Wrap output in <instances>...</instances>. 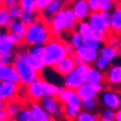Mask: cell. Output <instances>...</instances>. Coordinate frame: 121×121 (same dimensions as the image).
<instances>
[{
	"instance_id": "cell-1",
	"label": "cell",
	"mask_w": 121,
	"mask_h": 121,
	"mask_svg": "<svg viewBox=\"0 0 121 121\" xmlns=\"http://www.w3.org/2000/svg\"><path fill=\"white\" fill-rule=\"evenodd\" d=\"M78 20L69 6L62 8L56 13L49 23V27L54 37H60L64 32H72L75 30Z\"/></svg>"
},
{
	"instance_id": "cell-2",
	"label": "cell",
	"mask_w": 121,
	"mask_h": 121,
	"mask_svg": "<svg viewBox=\"0 0 121 121\" xmlns=\"http://www.w3.org/2000/svg\"><path fill=\"white\" fill-rule=\"evenodd\" d=\"M54 37L49 27V23L41 17L37 22L26 27L24 43L28 46H44Z\"/></svg>"
},
{
	"instance_id": "cell-3",
	"label": "cell",
	"mask_w": 121,
	"mask_h": 121,
	"mask_svg": "<svg viewBox=\"0 0 121 121\" xmlns=\"http://www.w3.org/2000/svg\"><path fill=\"white\" fill-rule=\"evenodd\" d=\"M60 89V87L41 78L26 85V95L30 101H40L46 96H57Z\"/></svg>"
},
{
	"instance_id": "cell-4",
	"label": "cell",
	"mask_w": 121,
	"mask_h": 121,
	"mask_svg": "<svg viewBox=\"0 0 121 121\" xmlns=\"http://www.w3.org/2000/svg\"><path fill=\"white\" fill-rule=\"evenodd\" d=\"M11 64L18 73L20 84L28 85L30 83H32L33 82H35V80L42 78V74L38 73L26 62L23 52H17L15 54Z\"/></svg>"
},
{
	"instance_id": "cell-5",
	"label": "cell",
	"mask_w": 121,
	"mask_h": 121,
	"mask_svg": "<svg viewBox=\"0 0 121 121\" xmlns=\"http://www.w3.org/2000/svg\"><path fill=\"white\" fill-rule=\"evenodd\" d=\"M67 57L64 50V41L60 37H52L44 45L43 60L46 67L53 68L60 60Z\"/></svg>"
},
{
	"instance_id": "cell-6",
	"label": "cell",
	"mask_w": 121,
	"mask_h": 121,
	"mask_svg": "<svg viewBox=\"0 0 121 121\" xmlns=\"http://www.w3.org/2000/svg\"><path fill=\"white\" fill-rule=\"evenodd\" d=\"M89 67L90 65L87 64L77 65L72 73L65 77V87L77 90L80 85L85 82V74Z\"/></svg>"
},
{
	"instance_id": "cell-7",
	"label": "cell",
	"mask_w": 121,
	"mask_h": 121,
	"mask_svg": "<svg viewBox=\"0 0 121 121\" xmlns=\"http://www.w3.org/2000/svg\"><path fill=\"white\" fill-rule=\"evenodd\" d=\"M96 99L99 104L107 108L116 110L121 106V92L112 88H103Z\"/></svg>"
},
{
	"instance_id": "cell-8",
	"label": "cell",
	"mask_w": 121,
	"mask_h": 121,
	"mask_svg": "<svg viewBox=\"0 0 121 121\" xmlns=\"http://www.w3.org/2000/svg\"><path fill=\"white\" fill-rule=\"evenodd\" d=\"M39 102L52 118L57 120L64 117V104L60 101L57 96L43 97Z\"/></svg>"
},
{
	"instance_id": "cell-9",
	"label": "cell",
	"mask_w": 121,
	"mask_h": 121,
	"mask_svg": "<svg viewBox=\"0 0 121 121\" xmlns=\"http://www.w3.org/2000/svg\"><path fill=\"white\" fill-rule=\"evenodd\" d=\"M57 97L64 104V107L72 108V109L77 110V111H82V108H80V102H82V100L78 96L75 90L69 89L67 87H63L60 89Z\"/></svg>"
},
{
	"instance_id": "cell-10",
	"label": "cell",
	"mask_w": 121,
	"mask_h": 121,
	"mask_svg": "<svg viewBox=\"0 0 121 121\" xmlns=\"http://www.w3.org/2000/svg\"><path fill=\"white\" fill-rule=\"evenodd\" d=\"M103 84H91L84 82L75 90V92L80 100H85L90 98H96L97 95L103 90Z\"/></svg>"
},
{
	"instance_id": "cell-11",
	"label": "cell",
	"mask_w": 121,
	"mask_h": 121,
	"mask_svg": "<svg viewBox=\"0 0 121 121\" xmlns=\"http://www.w3.org/2000/svg\"><path fill=\"white\" fill-rule=\"evenodd\" d=\"M22 84L11 82H0V98L9 101L17 96Z\"/></svg>"
},
{
	"instance_id": "cell-12",
	"label": "cell",
	"mask_w": 121,
	"mask_h": 121,
	"mask_svg": "<svg viewBox=\"0 0 121 121\" xmlns=\"http://www.w3.org/2000/svg\"><path fill=\"white\" fill-rule=\"evenodd\" d=\"M69 7L73 12L78 22L85 21V19L90 14L86 0H72L70 1V5Z\"/></svg>"
},
{
	"instance_id": "cell-13",
	"label": "cell",
	"mask_w": 121,
	"mask_h": 121,
	"mask_svg": "<svg viewBox=\"0 0 121 121\" xmlns=\"http://www.w3.org/2000/svg\"><path fill=\"white\" fill-rule=\"evenodd\" d=\"M86 22L90 25V27L97 33H109V32H111V30L108 28V26L106 25V23L104 22V20L102 19L99 12L90 13L88 15V17L86 18Z\"/></svg>"
},
{
	"instance_id": "cell-14",
	"label": "cell",
	"mask_w": 121,
	"mask_h": 121,
	"mask_svg": "<svg viewBox=\"0 0 121 121\" xmlns=\"http://www.w3.org/2000/svg\"><path fill=\"white\" fill-rule=\"evenodd\" d=\"M104 82L110 86L121 85V67L120 65H111L106 73H104Z\"/></svg>"
},
{
	"instance_id": "cell-15",
	"label": "cell",
	"mask_w": 121,
	"mask_h": 121,
	"mask_svg": "<svg viewBox=\"0 0 121 121\" xmlns=\"http://www.w3.org/2000/svg\"><path fill=\"white\" fill-rule=\"evenodd\" d=\"M11 82L15 83H20L18 73L12 64L0 65V82Z\"/></svg>"
},
{
	"instance_id": "cell-16",
	"label": "cell",
	"mask_w": 121,
	"mask_h": 121,
	"mask_svg": "<svg viewBox=\"0 0 121 121\" xmlns=\"http://www.w3.org/2000/svg\"><path fill=\"white\" fill-rule=\"evenodd\" d=\"M75 68V65L73 63V60L72 57H65L62 60H60L58 64H56L52 68L55 72L58 73L59 74L63 75V77H67V75L73 72V69Z\"/></svg>"
},
{
	"instance_id": "cell-17",
	"label": "cell",
	"mask_w": 121,
	"mask_h": 121,
	"mask_svg": "<svg viewBox=\"0 0 121 121\" xmlns=\"http://www.w3.org/2000/svg\"><path fill=\"white\" fill-rule=\"evenodd\" d=\"M75 55H77L78 58L82 59L85 64L91 65L95 62V60L97 59L98 52L82 45V46H79L78 48L75 49Z\"/></svg>"
},
{
	"instance_id": "cell-18",
	"label": "cell",
	"mask_w": 121,
	"mask_h": 121,
	"mask_svg": "<svg viewBox=\"0 0 121 121\" xmlns=\"http://www.w3.org/2000/svg\"><path fill=\"white\" fill-rule=\"evenodd\" d=\"M29 108L31 110L34 121H49L52 117L46 112L39 101H30Z\"/></svg>"
},
{
	"instance_id": "cell-19",
	"label": "cell",
	"mask_w": 121,
	"mask_h": 121,
	"mask_svg": "<svg viewBox=\"0 0 121 121\" xmlns=\"http://www.w3.org/2000/svg\"><path fill=\"white\" fill-rule=\"evenodd\" d=\"M24 53V58L26 60V62L30 65L33 69H35L38 73L42 74V72H43V69L46 67L44 64V60H43V57H39V56H36V55H33L30 53L28 50H26Z\"/></svg>"
},
{
	"instance_id": "cell-20",
	"label": "cell",
	"mask_w": 121,
	"mask_h": 121,
	"mask_svg": "<svg viewBox=\"0 0 121 121\" xmlns=\"http://www.w3.org/2000/svg\"><path fill=\"white\" fill-rule=\"evenodd\" d=\"M25 101H23L22 99L18 98L17 96L9 100V101H6V104H5V111L7 112V115L9 118H15L16 115L19 113V111L21 110V108L24 106Z\"/></svg>"
},
{
	"instance_id": "cell-21",
	"label": "cell",
	"mask_w": 121,
	"mask_h": 121,
	"mask_svg": "<svg viewBox=\"0 0 121 121\" xmlns=\"http://www.w3.org/2000/svg\"><path fill=\"white\" fill-rule=\"evenodd\" d=\"M60 9H62V2H60V0H52V2L46 7V9H44L40 14H41V17L45 21L50 23L53 16Z\"/></svg>"
},
{
	"instance_id": "cell-22",
	"label": "cell",
	"mask_w": 121,
	"mask_h": 121,
	"mask_svg": "<svg viewBox=\"0 0 121 121\" xmlns=\"http://www.w3.org/2000/svg\"><path fill=\"white\" fill-rule=\"evenodd\" d=\"M85 82L91 84H103L105 82L104 73L95 68L89 67L85 74Z\"/></svg>"
},
{
	"instance_id": "cell-23",
	"label": "cell",
	"mask_w": 121,
	"mask_h": 121,
	"mask_svg": "<svg viewBox=\"0 0 121 121\" xmlns=\"http://www.w3.org/2000/svg\"><path fill=\"white\" fill-rule=\"evenodd\" d=\"M75 31L82 35L83 39H96L97 32H95L86 21L78 22L75 27Z\"/></svg>"
},
{
	"instance_id": "cell-24",
	"label": "cell",
	"mask_w": 121,
	"mask_h": 121,
	"mask_svg": "<svg viewBox=\"0 0 121 121\" xmlns=\"http://www.w3.org/2000/svg\"><path fill=\"white\" fill-rule=\"evenodd\" d=\"M110 30L112 33L121 35V10L118 8H113L110 19Z\"/></svg>"
},
{
	"instance_id": "cell-25",
	"label": "cell",
	"mask_w": 121,
	"mask_h": 121,
	"mask_svg": "<svg viewBox=\"0 0 121 121\" xmlns=\"http://www.w3.org/2000/svg\"><path fill=\"white\" fill-rule=\"evenodd\" d=\"M6 29L8 32H12V33L17 34L19 37H21L24 40L25 33H26V26H25L20 20L11 19V21H10L6 26Z\"/></svg>"
},
{
	"instance_id": "cell-26",
	"label": "cell",
	"mask_w": 121,
	"mask_h": 121,
	"mask_svg": "<svg viewBox=\"0 0 121 121\" xmlns=\"http://www.w3.org/2000/svg\"><path fill=\"white\" fill-rule=\"evenodd\" d=\"M40 18H41V14L35 10V11H22L19 20L27 27L29 25L37 22Z\"/></svg>"
},
{
	"instance_id": "cell-27",
	"label": "cell",
	"mask_w": 121,
	"mask_h": 121,
	"mask_svg": "<svg viewBox=\"0 0 121 121\" xmlns=\"http://www.w3.org/2000/svg\"><path fill=\"white\" fill-rule=\"evenodd\" d=\"M117 55H118V50L114 49L110 46H107V45H105L104 47L100 49L99 53H98V56L104 59L105 60H107L108 63H111L112 60L117 57Z\"/></svg>"
},
{
	"instance_id": "cell-28",
	"label": "cell",
	"mask_w": 121,
	"mask_h": 121,
	"mask_svg": "<svg viewBox=\"0 0 121 121\" xmlns=\"http://www.w3.org/2000/svg\"><path fill=\"white\" fill-rule=\"evenodd\" d=\"M15 45L9 39L7 34H5L0 39V54H13Z\"/></svg>"
},
{
	"instance_id": "cell-29",
	"label": "cell",
	"mask_w": 121,
	"mask_h": 121,
	"mask_svg": "<svg viewBox=\"0 0 121 121\" xmlns=\"http://www.w3.org/2000/svg\"><path fill=\"white\" fill-rule=\"evenodd\" d=\"M65 41L69 42L70 44L73 45V47L74 49H77V48H78L79 46H82V45L83 38H82V36L78 32H77L74 30V31L69 32V39L65 40Z\"/></svg>"
},
{
	"instance_id": "cell-30",
	"label": "cell",
	"mask_w": 121,
	"mask_h": 121,
	"mask_svg": "<svg viewBox=\"0 0 121 121\" xmlns=\"http://www.w3.org/2000/svg\"><path fill=\"white\" fill-rule=\"evenodd\" d=\"M17 121H34L33 116L31 113V110L29 108V105L24 104V106L21 108V110L19 111V113L15 117Z\"/></svg>"
},
{
	"instance_id": "cell-31",
	"label": "cell",
	"mask_w": 121,
	"mask_h": 121,
	"mask_svg": "<svg viewBox=\"0 0 121 121\" xmlns=\"http://www.w3.org/2000/svg\"><path fill=\"white\" fill-rule=\"evenodd\" d=\"M115 111L116 110L105 107L100 112H98L97 117L99 121H111V120H114L115 118Z\"/></svg>"
},
{
	"instance_id": "cell-32",
	"label": "cell",
	"mask_w": 121,
	"mask_h": 121,
	"mask_svg": "<svg viewBox=\"0 0 121 121\" xmlns=\"http://www.w3.org/2000/svg\"><path fill=\"white\" fill-rule=\"evenodd\" d=\"M74 121H99V119L97 117V114H93L90 111H83V110H82Z\"/></svg>"
},
{
	"instance_id": "cell-33",
	"label": "cell",
	"mask_w": 121,
	"mask_h": 121,
	"mask_svg": "<svg viewBox=\"0 0 121 121\" xmlns=\"http://www.w3.org/2000/svg\"><path fill=\"white\" fill-rule=\"evenodd\" d=\"M97 105H98V101L96 98H90V99L82 100V102H80V108L83 111H91Z\"/></svg>"
},
{
	"instance_id": "cell-34",
	"label": "cell",
	"mask_w": 121,
	"mask_h": 121,
	"mask_svg": "<svg viewBox=\"0 0 121 121\" xmlns=\"http://www.w3.org/2000/svg\"><path fill=\"white\" fill-rule=\"evenodd\" d=\"M11 21L9 10L5 7H0V27H6L8 23Z\"/></svg>"
},
{
	"instance_id": "cell-35",
	"label": "cell",
	"mask_w": 121,
	"mask_h": 121,
	"mask_svg": "<svg viewBox=\"0 0 121 121\" xmlns=\"http://www.w3.org/2000/svg\"><path fill=\"white\" fill-rule=\"evenodd\" d=\"M109 64L110 63H108L107 60H105L104 59H102L101 57H99V56L97 57V59L95 60V62L93 63L94 68L96 69H98V70H100V72H102V73L108 69Z\"/></svg>"
},
{
	"instance_id": "cell-36",
	"label": "cell",
	"mask_w": 121,
	"mask_h": 121,
	"mask_svg": "<svg viewBox=\"0 0 121 121\" xmlns=\"http://www.w3.org/2000/svg\"><path fill=\"white\" fill-rule=\"evenodd\" d=\"M115 8V0H99V11H110Z\"/></svg>"
},
{
	"instance_id": "cell-37",
	"label": "cell",
	"mask_w": 121,
	"mask_h": 121,
	"mask_svg": "<svg viewBox=\"0 0 121 121\" xmlns=\"http://www.w3.org/2000/svg\"><path fill=\"white\" fill-rule=\"evenodd\" d=\"M18 4L23 11H35V0H19Z\"/></svg>"
},
{
	"instance_id": "cell-38",
	"label": "cell",
	"mask_w": 121,
	"mask_h": 121,
	"mask_svg": "<svg viewBox=\"0 0 121 121\" xmlns=\"http://www.w3.org/2000/svg\"><path fill=\"white\" fill-rule=\"evenodd\" d=\"M100 44L101 43L96 39H83V43H82L83 46L91 50H94V51H98L100 48Z\"/></svg>"
},
{
	"instance_id": "cell-39",
	"label": "cell",
	"mask_w": 121,
	"mask_h": 121,
	"mask_svg": "<svg viewBox=\"0 0 121 121\" xmlns=\"http://www.w3.org/2000/svg\"><path fill=\"white\" fill-rule=\"evenodd\" d=\"M9 14H10V17H11V19L13 20H19L20 19V16H21V13L23 10L21 9V7L18 5H15V6L9 8Z\"/></svg>"
},
{
	"instance_id": "cell-40",
	"label": "cell",
	"mask_w": 121,
	"mask_h": 121,
	"mask_svg": "<svg viewBox=\"0 0 121 121\" xmlns=\"http://www.w3.org/2000/svg\"><path fill=\"white\" fill-rule=\"evenodd\" d=\"M52 2V0H35V10L37 12L41 13L44 9Z\"/></svg>"
},
{
	"instance_id": "cell-41",
	"label": "cell",
	"mask_w": 121,
	"mask_h": 121,
	"mask_svg": "<svg viewBox=\"0 0 121 121\" xmlns=\"http://www.w3.org/2000/svg\"><path fill=\"white\" fill-rule=\"evenodd\" d=\"M7 36H8L9 39L13 42V44L15 45V46H20V45H22V44L24 43L23 39H22L21 37H19L18 35H17V34H15V33L7 32Z\"/></svg>"
},
{
	"instance_id": "cell-42",
	"label": "cell",
	"mask_w": 121,
	"mask_h": 121,
	"mask_svg": "<svg viewBox=\"0 0 121 121\" xmlns=\"http://www.w3.org/2000/svg\"><path fill=\"white\" fill-rule=\"evenodd\" d=\"M64 50H65V53L68 57H73L75 54V49L73 47V45L68 41H64Z\"/></svg>"
},
{
	"instance_id": "cell-43",
	"label": "cell",
	"mask_w": 121,
	"mask_h": 121,
	"mask_svg": "<svg viewBox=\"0 0 121 121\" xmlns=\"http://www.w3.org/2000/svg\"><path fill=\"white\" fill-rule=\"evenodd\" d=\"M14 57L13 54H0V65H9L12 63Z\"/></svg>"
},
{
	"instance_id": "cell-44",
	"label": "cell",
	"mask_w": 121,
	"mask_h": 121,
	"mask_svg": "<svg viewBox=\"0 0 121 121\" xmlns=\"http://www.w3.org/2000/svg\"><path fill=\"white\" fill-rule=\"evenodd\" d=\"M90 13L99 12V0H86Z\"/></svg>"
},
{
	"instance_id": "cell-45",
	"label": "cell",
	"mask_w": 121,
	"mask_h": 121,
	"mask_svg": "<svg viewBox=\"0 0 121 121\" xmlns=\"http://www.w3.org/2000/svg\"><path fill=\"white\" fill-rule=\"evenodd\" d=\"M100 15H101L102 19L104 20V22L106 23L108 28L110 29V19H111V13L109 11H99Z\"/></svg>"
},
{
	"instance_id": "cell-46",
	"label": "cell",
	"mask_w": 121,
	"mask_h": 121,
	"mask_svg": "<svg viewBox=\"0 0 121 121\" xmlns=\"http://www.w3.org/2000/svg\"><path fill=\"white\" fill-rule=\"evenodd\" d=\"M18 3H19V0H3L2 6L9 9V8L15 6V5H18Z\"/></svg>"
},
{
	"instance_id": "cell-47",
	"label": "cell",
	"mask_w": 121,
	"mask_h": 121,
	"mask_svg": "<svg viewBox=\"0 0 121 121\" xmlns=\"http://www.w3.org/2000/svg\"><path fill=\"white\" fill-rule=\"evenodd\" d=\"M9 119L8 115H7V112L5 111V109L2 108L0 109V121H7Z\"/></svg>"
},
{
	"instance_id": "cell-48",
	"label": "cell",
	"mask_w": 121,
	"mask_h": 121,
	"mask_svg": "<svg viewBox=\"0 0 121 121\" xmlns=\"http://www.w3.org/2000/svg\"><path fill=\"white\" fill-rule=\"evenodd\" d=\"M115 121H121V107H119L118 109H116L115 111Z\"/></svg>"
},
{
	"instance_id": "cell-49",
	"label": "cell",
	"mask_w": 121,
	"mask_h": 121,
	"mask_svg": "<svg viewBox=\"0 0 121 121\" xmlns=\"http://www.w3.org/2000/svg\"><path fill=\"white\" fill-rule=\"evenodd\" d=\"M115 7L121 10V0H115Z\"/></svg>"
},
{
	"instance_id": "cell-50",
	"label": "cell",
	"mask_w": 121,
	"mask_h": 121,
	"mask_svg": "<svg viewBox=\"0 0 121 121\" xmlns=\"http://www.w3.org/2000/svg\"><path fill=\"white\" fill-rule=\"evenodd\" d=\"M5 104H6V101L3 100L2 98H0V109H2L5 107Z\"/></svg>"
},
{
	"instance_id": "cell-51",
	"label": "cell",
	"mask_w": 121,
	"mask_h": 121,
	"mask_svg": "<svg viewBox=\"0 0 121 121\" xmlns=\"http://www.w3.org/2000/svg\"><path fill=\"white\" fill-rule=\"evenodd\" d=\"M5 34H7V32H6V33H3V32L0 31V39H1V38H2V36H3V35H5Z\"/></svg>"
},
{
	"instance_id": "cell-52",
	"label": "cell",
	"mask_w": 121,
	"mask_h": 121,
	"mask_svg": "<svg viewBox=\"0 0 121 121\" xmlns=\"http://www.w3.org/2000/svg\"><path fill=\"white\" fill-rule=\"evenodd\" d=\"M7 121H17L16 119H15V118H9Z\"/></svg>"
},
{
	"instance_id": "cell-53",
	"label": "cell",
	"mask_w": 121,
	"mask_h": 121,
	"mask_svg": "<svg viewBox=\"0 0 121 121\" xmlns=\"http://www.w3.org/2000/svg\"><path fill=\"white\" fill-rule=\"evenodd\" d=\"M117 56H119V57L121 58V49H120V50H118V55H117Z\"/></svg>"
},
{
	"instance_id": "cell-54",
	"label": "cell",
	"mask_w": 121,
	"mask_h": 121,
	"mask_svg": "<svg viewBox=\"0 0 121 121\" xmlns=\"http://www.w3.org/2000/svg\"><path fill=\"white\" fill-rule=\"evenodd\" d=\"M3 5V0H0V7H2Z\"/></svg>"
},
{
	"instance_id": "cell-55",
	"label": "cell",
	"mask_w": 121,
	"mask_h": 121,
	"mask_svg": "<svg viewBox=\"0 0 121 121\" xmlns=\"http://www.w3.org/2000/svg\"><path fill=\"white\" fill-rule=\"evenodd\" d=\"M49 121H57V120H56V119H54V118H51V119H50Z\"/></svg>"
},
{
	"instance_id": "cell-56",
	"label": "cell",
	"mask_w": 121,
	"mask_h": 121,
	"mask_svg": "<svg viewBox=\"0 0 121 121\" xmlns=\"http://www.w3.org/2000/svg\"><path fill=\"white\" fill-rule=\"evenodd\" d=\"M111 121H115V120H111Z\"/></svg>"
}]
</instances>
